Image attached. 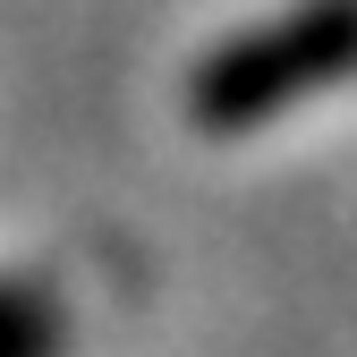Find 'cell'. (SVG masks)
Masks as SVG:
<instances>
[{"instance_id":"1","label":"cell","mask_w":357,"mask_h":357,"mask_svg":"<svg viewBox=\"0 0 357 357\" xmlns=\"http://www.w3.org/2000/svg\"><path fill=\"white\" fill-rule=\"evenodd\" d=\"M349 77H357V0H298L188 68V119L213 137H247Z\"/></svg>"},{"instance_id":"2","label":"cell","mask_w":357,"mask_h":357,"mask_svg":"<svg viewBox=\"0 0 357 357\" xmlns=\"http://www.w3.org/2000/svg\"><path fill=\"white\" fill-rule=\"evenodd\" d=\"M0 357H68V306L52 281L0 273Z\"/></svg>"}]
</instances>
